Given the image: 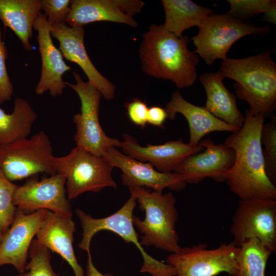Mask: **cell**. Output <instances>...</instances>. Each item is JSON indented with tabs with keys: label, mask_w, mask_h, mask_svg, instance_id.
<instances>
[{
	"label": "cell",
	"mask_w": 276,
	"mask_h": 276,
	"mask_svg": "<svg viewBox=\"0 0 276 276\" xmlns=\"http://www.w3.org/2000/svg\"><path fill=\"white\" fill-rule=\"evenodd\" d=\"M120 143L124 154L141 162L151 164L160 172H173L175 167L187 157L202 151L203 147L184 143L181 139L164 144L140 145L134 137L125 133Z\"/></svg>",
	"instance_id": "cell-19"
},
{
	"label": "cell",
	"mask_w": 276,
	"mask_h": 276,
	"mask_svg": "<svg viewBox=\"0 0 276 276\" xmlns=\"http://www.w3.org/2000/svg\"><path fill=\"white\" fill-rule=\"evenodd\" d=\"M275 12H276V1L272 0L269 7L264 13L263 19L270 24L275 25Z\"/></svg>",
	"instance_id": "cell-36"
},
{
	"label": "cell",
	"mask_w": 276,
	"mask_h": 276,
	"mask_svg": "<svg viewBox=\"0 0 276 276\" xmlns=\"http://www.w3.org/2000/svg\"><path fill=\"white\" fill-rule=\"evenodd\" d=\"M36 176L31 177L15 190L13 203L17 209L26 214L44 209L72 216V206L66 195L65 176L56 173L40 180Z\"/></svg>",
	"instance_id": "cell-12"
},
{
	"label": "cell",
	"mask_w": 276,
	"mask_h": 276,
	"mask_svg": "<svg viewBox=\"0 0 276 276\" xmlns=\"http://www.w3.org/2000/svg\"><path fill=\"white\" fill-rule=\"evenodd\" d=\"M265 119L247 109L242 126L225 140L224 144L235 153V162L227 172L226 182L241 200H276V188L266 175L261 143Z\"/></svg>",
	"instance_id": "cell-1"
},
{
	"label": "cell",
	"mask_w": 276,
	"mask_h": 276,
	"mask_svg": "<svg viewBox=\"0 0 276 276\" xmlns=\"http://www.w3.org/2000/svg\"><path fill=\"white\" fill-rule=\"evenodd\" d=\"M189 42L187 36L178 37L162 25H150L139 49L143 71L153 78L170 80L179 88L193 85L199 58L189 49Z\"/></svg>",
	"instance_id": "cell-2"
},
{
	"label": "cell",
	"mask_w": 276,
	"mask_h": 276,
	"mask_svg": "<svg viewBox=\"0 0 276 276\" xmlns=\"http://www.w3.org/2000/svg\"><path fill=\"white\" fill-rule=\"evenodd\" d=\"M71 0H41L40 10L44 12L48 22L51 24L65 22L69 13Z\"/></svg>",
	"instance_id": "cell-31"
},
{
	"label": "cell",
	"mask_w": 276,
	"mask_h": 276,
	"mask_svg": "<svg viewBox=\"0 0 276 276\" xmlns=\"http://www.w3.org/2000/svg\"><path fill=\"white\" fill-rule=\"evenodd\" d=\"M51 25V35L59 42V50L64 58L78 64L94 86L106 100L113 99L116 86L103 76L90 60L84 45L83 27L67 26L65 22Z\"/></svg>",
	"instance_id": "cell-17"
},
{
	"label": "cell",
	"mask_w": 276,
	"mask_h": 276,
	"mask_svg": "<svg viewBox=\"0 0 276 276\" xmlns=\"http://www.w3.org/2000/svg\"><path fill=\"white\" fill-rule=\"evenodd\" d=\"M128 117L133 124L144 128L147 123L148 107L145 101L134 99L125 105Z\"/></svg>",
	"instance_id": "cell-33"
},
{
	"label": "cell",
	"mask_w": 276,
	"mask_h": 276,
	"mask_svg": "<svg viewBox=\"0 0 276 276\" xmlns=\"http://www.w3.org/2000/svg\"><path fill=\"white\" fill-rule=\"evenodd\" d=\"M3 237H4V235L0 232V245L2 242Z\"/></svg>",
	"instance_id": "cell-37"
},
{
	"label": "cell",
	"mask_w": 276,
	"mask_h": 276,
	"mask_svg": "<svg viewBox=\"0 0 276 276\" xmlns=\"http://www.w3.org/2000/svg\"><path fill=\"white\" fill-rule=\"evenodd\" d=\"M168 114L165 108L154 106L148 108L147 123L155 126L162 127Z\"/></svg>",
	"instance_id": "cell-34"
},
{
	"label": "cell",
	"mask_w": 276,
	"mask_h": 276,
	"mask_svg": "<svg viewBox=\"0 0 276 276\" xmlns=\"http://www.w3.org/2000/svg\"><path fill=\"white\" fill-rule=\"evenodd\" d=\"M198 30L197 34L191 38L196 48L194 52L208 65L213 64L216 60L226 59L232 45L242 37L254 34L266 35L270 31L268 25L257 27L227 13L209 16Z\"/></svg>",
	"instance_id": "cell-7"
},
{
	"label": "cell",
	"mask_w": 276,
	"mask_h": 276,
	"mask_svg": "<svg viewBox=\"0 0 276 276\" xmlns=\"http://www.w3.org/2000/svg\"><path fill=\"white\" fill-rule=\"evenodd\" d=\"M51 142L41 130L30 138L21 139L0 146V169L10 181L45 173L56 174Z\"/></svg>",
	"instance_id": "cell-8"
},
{
	"label": "cell",
	"mask_w": 276,
	"mask_h": 276,
	"mask_svg": "<svg viewBox=\"0 0 276 276\" xmlns=\"http://www.w3.org/2000/svg\"><path fill=\"white\" fill-rule=\"evenodd\" d=\"M230 9L227 13L232 17L244 20L264 13L272 0H228Z\"/></svg>",
	"instance_id": "cell-30"
},
{
	"label": "cell",
	"mask_w": 276,
	"mask_h": 276,
	"mask_svg": "<svg viewBox=\"0 0 276 276\" xmlns=\"http://www.w3.org/2000/svg\"><path fill=\"white\" fill-rule=\"evenodd\" d=\"M220 71L236 81V96L245 101L255 115L265 118L276 108V63L269 51L248 57L222 60Z\"/></svg>",
	"instance_id": "cell-3"
},
{
	"label": "cell",
	"mask_w": 276,
	"mask_h": 276,
	"mask_svg": "<svg viewBox=\"0 0 276 276\" xmlns=\"http://www.w3.org/2000/svg\"><path fill=\"white\" fill-rule=\"evenodd\" d=\"M8 53L6 47L2 41L0 28V105L11 99L13 87L8 75L6 60Z\"/></svg>",
	"instance_id": "cell-32"
},
{
	"label": "cell",
	"mask_w": 276,
	"mask_h": 276,
	"mask_svg": "<svg viewBox=\"0 0 276 276\" xmlns=\"http://www.w3.org/2000/svg\"><path fill=\"white\" fill-rule=\"evenodd\" d=\"M145 3L140 0H72L65 22L70 27L83 26L99 21L138 26L134 16Z\"/></svg>",
	"instance_id": "cell-14"
},
{
	"label": "cell",
	"mask_w": 276,
	"mask_h": 276,
	"mask_svg": "<svg viewBox=\"0 0 276 276\" xmlns=\"http://www.w3.org/2000/svg\"><path fill=\"white\" fill-rule=\"evenodd\" d=\"M17 187L0 169V232L3 235L11 226L17 210L13 196Z\"/></svg>",
	"instance_id": "cell-29"
},
{
	"label": "cell",
	"mask_w": 276,
	"mask_h": 276,
	"mask_svg": "<svg viewBox=\"0 0 276 276\" xmlns=\"http://www.w3.org/2000/svg\"><path fill=\"white\" fill-rule=\"evenodd\" d=\"M269 122L263 124L261 132V143L266 175L275 186L276 183V116L270 117Z\"/></svg>",
	"instance_id": "cell-28"
},
{
	"label": "cell",
	"mask_w": 276,
	"mask_h": 276,
	"mask_svg": "<svg viewBox=\"0 0 276 276\" xmlns=\"http://www.w3.org/2000/svg\"><path fill=\"white\" fill-rule=\"evenodd\" d=\"M53 165L56 173L65 177L69 200L86 192L97 193L106 187L117 188L111 175L114 167L103 156L76 147L66 155L54 156Z\"/></svg>",
	"instance_id": "cell-6"
},
{
	"label": "cell",
	"mask_w": 276,
	"mask_h": 276,
	"mask_svg": "<svg viewBox=\"0 0 276 276\" xmlns=\"http://www.w3.org/2000/svg\"><path fill=\"white\" fill-rule=\"evenodd\" d=\"M239 249L232 242L213 249H208L206 243H199L171 253L166 263L174 269L175 276H215L224 272L236 276Z\"/></svg>",
	"instance_id": "cell-10"
},
{
	"label": "cell",
	"mask_w": 276,
	"mask_h": 276,
	"mask_svg": "<svg viewBox=\"0 0 276 276\" xmlns=\"http://www.w3.org/2000/svg\"><path fill=\"white\" fill-rule=\"evenodd\" d=\"M41 0H0V20L11 29L29 51L33 49L34 21L40 12Z\"/></svg>",
	"instance_id": "cell-23"
},
{
	"label": "cell",
	"mask_w": 276,
	"mask_h": 276,
	"mask_svg": "<svg viewBox=\"0 0 276 276\" xmlns=\"http://www.w3.org/2000/svg\"><path fill=\"white\" fill-rule=\"evenodd\" d=\"M90 251L87 252L88 259L87 261L86 272L84 276H114L113 274L103 273L95 267L93 262Z\"/></svg>",
	"instance_id": "cell-35"
},
{
	"label": "cell",
	"mask_w": 276,
	"mask_h": 276,
	"mask_svg": "<svg viewBox=\"0 0 276 276\" xmlns=\"http://www.w3.org/2000/svg\"><path fill=\"white\" fill-rule=\"evenodd\" d=\"M239 248L236 276H265L271 250L256 237L246 240Z\"/></svg>",
	"instance_id": "cell-26"
},
{
	"label": "cell",
	"mask_w": 276,
	"mask_h": 276,
	"mask_svg": "<svg viewBox=\"0 0 276 276\" xmlns=\"http://www.w3.org/2000/svg\"><path fill=\"white\" fill-rule=\"evenodd\" d=\"M29 257L30 261L25 267L27 271L16 276H61L52 267L51 250L36 239L31 242Z\"/></svg>",
	"instance_id": "cell-27"
},
{
	"label": "cell",
	"mask_w": 276,
	"mask_h": 276,
	"mask_svg": "<svg viewBox=\"0 0 276 276\" xmlns=\"http://www.w3.org/2000/svg\"><path fill=\"white\" fill-rule=\"evenodd\" d=\"M225 78L221 72L205 73L199 77L206 95L204 108L217 118L239 128L244 123V116L237 105V96L224 86Z\"/></svg>",
	"instance_id": "cell-22"
},
{
	"label": "cell",
	"mask_w": 276,
	"mask_h": 276,
	"mask_svg": "<svg viewBox=\"0 0 276 276\" xmlns=\"http://www.w3.org/2000/svg\"><path fill=\"white\" fill-rule=\"evenodd\" d=\"M75 224L72 216L48 210L45 217L37 232V241L51 251L59 255L72 268L75 276H84L73 248Z\"/></svg>",
	"instance_id": "cell-20"
},
{
	"label": "cell",
	"mask_w": 276,
	"mask_h": 276,
	"mask_svg": "<svg viewBox=\"0 0 276 276\" xmlns=\"http://www.w3.org/2000/svg\"><path fill=\"white\" fill-rule=\"evenodd\" d=\"M33 28L37 33V40L41 58V73L35 88L37 95H42L48 90L51 96L61 95L66 85L62 76L71 70L63 60L59 49L54 44L51 38V25L44 13L40 12L33 23Z\"/></svg>",
	"instance_id": "cell-18"
},
{
	"label": "cell",
	"mask_w": 276,
	"mask_h": 276,
	"mask_svg": "<svg viewBox=\"0 0 276 276\" xmlns=\"http://www.w3.org/2000/svg\"><path fill=\"white\" fill-rule=\"evenodd\" d=\"M198 145L203 150L187 157L173 172L181 175L187 183H198L207 177L219 182L226 181L235 160L234 150L224 144L216 145L209 139L201 141Z\"/></svg>",
	"instance_id": "cell-13"
},
{
	"label": "cell",
	"mask_w": 276,
	"mask_h": 276,
	"mask_svg": "<svg viewBox=\"0 0 276 276\" xmlns=\"http://www.w3.org/2000/svg\"><path fill=\"white\" fill-rule=\"evenodd\" d=\"M36 118L30 104L21 98L15 100L11 114L0 107V146L27 137Z\"/></svg>",
	"instance_id": "cell-25"
},
{
	"label": "cell",
	"mask_w": 276,
	"mask_h": 276,
	"mask_svg": "<svg viewBox=\"0 0 276 276\" xmlns=\"http://www.w3.org/2000/svg\"><path fill=\"white\" fill-rule=\"evenodd\" d=\"M47 211L41 209L26 214L16 210L13 221L0 245V266L11 265L19 273L25 272L31 242Z\"/></svg>",
	"instance_id": "cell-16"
},
{
	"label": "cell",
	"mask_w": 276,
	"mask_h": 276,
	"mask_svg": "<svg viewBox=\"0 0 276 276\" xmlns=\"http://www.w3.org/2000/svg\"><path fill=\"white\" fill-rule=\"evenodd\" d=\"M165 14L164 28L180 37L184 31L194 26L198 27L213 10L198 5L190 0H162Z\"/></svg>",
	"instance_id": "cell-24"
},
{
	"label": "cell",
	"mask_w": 276,
	"mask_h": 276,
	"mask_svg": "<svg viewBox=\"0 0 276 276\" xmlns=\"http://www.w3.org/2000/svg\"><path fill=\"white\" fill-rule=\"evenodd\" d=\"M168 119L174 120L177 113L182 114L187 119L190 129L189 144L198 145L206 134L214 131L235 132L240 128L231 125L217 118L204 107L198 106L185 100L179 91L173 93L165 108Z\"/></svg>",
	"instance_id": "cell-21"
},
{
	"label": "cell",
	"mask_w": 276,
	"mask_h": 276,
	"mask_svg": "<svg viewBox=\"0 0 276 276\" xmlns=\"http://www.w3.org/2000/svg\"><path fill=\"white\" fill-rule=\"evenodd\" d=\"M232 242L240 247L250 238L259 239L272 252L276 250V200H240L233 217Z\"/></svg>",
	"instance_id": "cell-11"
},
{
	"label": "cell",
	"mask_w": 276,
	"mask_h": 276,
	"mask_svg": "<svg viewBox=\"0 0 276 276\" xmlns=\"http://www.w3.org/2000/svg\"><path fill=\"white\" fill-rule=\"evenodd\" d=\"M136 199L139 209L145 213L144 220L133 215L132 222L142 235L140 241L143 246H154L171 253L177 252L181 247L176 231L178 212L176 199L171 192L150 191L144 187H128Z\"/></svg>",
	"instance_id": "cell-4"
},
{
	"label": "cell",
	"mask_w": 276,
	"mask_h": 276,
	"mask_svg": "<svg viewBox=\"0 0 276 276\" xmlns=\"http://www.w3.org/2000/svg\"><path fill=\"white\" fill-rule=\"evenodd\" d=\"M73 74L76 83H65L77 94L81 102L80 112L73 117L76 147L103 156L109 148L119 147L120 141L107 136L100 125L99 114L102 97L101 93L89 82L84 81L79 74L76 72Z\"/></svg>",
	"instance_id": "cell-9"
},
{
	"label": "cell",
	"mask_w": 276,
	"mask_h": 276,
	"mask_svg": "<svg viewBox=\"0 0 276 276\" xmlns=\"http://www.w3.org/2000/svg\"><path fill=\"white\" fill-rule=\"evenodd\" d=\"M136 204L135 198L130 194V198L118 211L102 218H93L82 210L76 209L83 230L79 247L87 252L90 251V242L94 235L101 231H109L119 235L126 243H133L140 251L143 259L140 273H148L151 276H175V270L171 266L150 256L141 245L132 222Z\"/></svg>",
	"instance_id": "cell-5"
},
{
	"label": "cell",
	"mask_w": 276,
	"mask_h": 276,
	"mask_svg": "<svg viewBox=\"0 0 276 276\" xmlns=\"http://www.w3.org/2000/svg\"><path fill=\"white\" fill-rule=\"evenodd\" d=\"M103 156L122 171V181L128 188L132 186L151 188L163 191L165 189L180 191L187 186L184 177L174 172H160L151 164L136 160L117 150L109 148Z\"/></svg>",
	"instance_id": "cell-15"
}]
</instances>
